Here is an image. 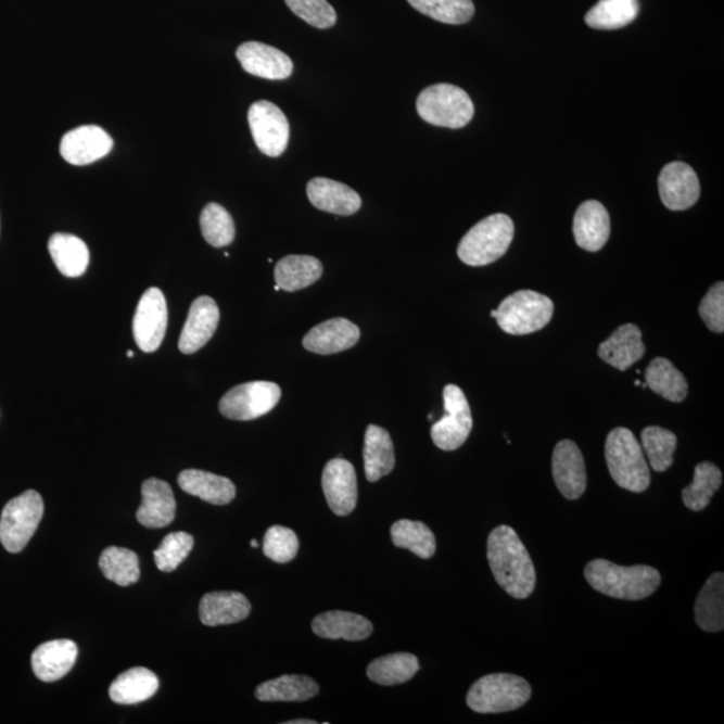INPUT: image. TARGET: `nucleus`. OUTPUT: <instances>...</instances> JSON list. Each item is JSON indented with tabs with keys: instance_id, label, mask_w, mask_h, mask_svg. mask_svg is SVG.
Listing matches in <instances>:
<instances>
[{
	"instance_id": "obj_20",
	"label": "nucleus",
	"mask_w": 724,
	"mask_h": 724,
	"mask_svg": "<svg viewBox=\"0 0 724 724\" xmlns=\"http://www.w3.org/2000/svg\"><path fill=\"white\" fill-rule=\"evenodd\" d=\"M141 494L142 501L136 517L142 526L162 529L174 522L176 500L167 482L157 478L147 479L142 483Z\"/></svg>"
},
{
	"instance_id": "obj_13",
	"label": "nucleus",
	"mask_w": 724,
	"mask_h": 724,
	"mask_svg": "<svg viewBox=\"0 0 724 724\" xmlns=\"http://www.w3.org/2000/svg\"><path fill=\"white\" fill-rule=\"evenodd\" d=\"M322 490L335 516H350L358 498L356 470L351 461L341 458L328 461L322 472Z\"/></svg>"
},
{
	"instance_id": "obj_49",
	"label": "nucleus",
	"mask_w": 724,
	"mask_h": 724,
	"mask_svg": "<svg viewBox=\"0 0 724 724\" xmlns=\"http://www.w3.org/2000/svg\"><path fill=\"white\" fill-rule=\"evenodd\" d=\"M127 355H128V357H134V352H132V351H128Z\"/></svg>"
},
{
	"instance_id": "obj_32",
	"label": "nucleus",
	"mask_w": 724,
	"mask_h": 724,
	"mask_svg": "<svg viewBox=\"0 0 724 724\" xmlns=\"http://www.w3.org/2000/svg\"><path fill=\"white\" fill-rule=\"evenodd\" d=\"M157 689V676L144 666H136L112 683L110 695L114 703L129 706L145 702Z\"/></svg>"
},
{
	"instance_id": "obj_31",
	"label": "nucleus",
	"mask_w": 724,
	"mask_h": 724,
	"mask_svg": "<svg viewBox=\"0 0 724 724\" xmlns=\"http://www.w3.org/2000/svg\"><path fill=\"white\" fill-rule=\"evenodd\" d=\"M319 693L317 682L304 675H283L262 683L255 697L261 702H305Z\"/></svg>"
},
{
	"instance_id": "obj_36",
	"label": "nucleus",
	"mask_w": 724,
	"mask_h": 724,
	"mask_svg": "<svg viewBox=\"0 0 724 724\" xmlns=\"http://www.w3.org/2000/svg\"><path fill=\"white\" fill-rule=\"evenodd\" d=\"M419 670V660L415 655L392 653L373 660L368 665L367 675L380 686H397L412 679Z\"/></svg>"
},
{
	"instance_id": "obj_34",
	"label": "nucleus",
	"mask_w": 724,
	"mask_h": 724,
	"mask_svg": "<svg viewBox=\"0 0 724 724\" xmlns=\"http://www.w3.org/2000/svg\"><path fill=\"white\" fill-rule=\"evenodd\" d=\"M646 384L665 401L682 403L688 395L686 378L666 358L658 357L646 369Z\"/></svg>"
},
{
	"instance_id": "obj_44",
	"label": "nucleus",
	"mask_w": 724,
	"mask_h": 724,
	"mask_svg": "<svg viewBox=\"0 0 724 724\" xmlns=\"http://www.w3.org/2000/svg\"><path fill=\"white\" fill-rule=\"evenodd\" d=\"M299 537L292 529L271 526L267 530L264 541V552L267 558L278 563L293 561L299 552Z\"/></svg>"
},
{
	"instance_id": "obj_43",
	"label": "nucleus",
	"mask_w": 724,
	"mask_h": 724,
	"mask_svg": "<svg viewBox=\"0 0 724 724\" xmlns=\"http://www.w3.org/2000/svg\"><path fill=\"white\" fill-rule=\"evenodd\" d=\"M193 547V537L185 532L170 533L163 539L153 556L156 567L162 572H174L190 555Z\"/></svg>"
},
{
	"instance_id": "obj_7",
	"label": "nucleus",
	"mask_w": 724,
	"mask_h": 724,
	"mask_svg": "<svg viewBox=\"0 0 724 724\" xmlns=\"http://www.w3.org/2000/svg\"><path fill=\"white\" fill-rule=\"evenodd\" d=\"M555 315V304L544 294L520 290L507 296L492 317L507 334L524 335L544 329Z\"/></svg>"
},
{
	"instance_id": "obj_45",
	"label": "nucleus",
	"mask_w": 724,
	"mask_h": 724,
	"mask_svg": "<svg viewBox=\"0 0 724 724\" xmlns=\"http://www.w3.org/2000/svg\"><path fill=\"white\" fill-rule=\"evenodd\" d=\"M284 2L299 18L309 23L313 27L325 30V28L333 27L338 22V13L327 0H284Z\"/></svg>"
},
{
	"instance_id": "obj_35",
	"label": "nucleus",
	"mask_w": 724,
	"mask_h": 724,
	"mask_svg": "<svg viewBox=\"0 0 724 724\" xmlns=\"http://www.w3.org/2000/svg\"><path fill=\"white\" fill-rule=\"evenodd\" d=\"M640 13L638 0H600L585 16L586 25L596 30H619L631 25Z\"/></svg>"
},
{
	"instance_id": "obj_4",
	"label": "nucleus",
	"mask_w": 724,
	"mask_h": 724,
	"mask_svg": "<svg viewBox=\"0 0 724 724\" xmlns=\"http://www.w3.org/2000/svg\"><path fill=\"white\" fill-rule=\"evenodd\" d=\"M515 239V224L510 216L495 214L479 221L461 239L458 256L469 266L494 264L507 253Z\"/></svg>"
},
{
	"instance_id": "obj_24",
	"label": "nucleus",
	"mask_w": 724,
	"mask_h": 724,
	"mask_svg": "<svg viewBox=\"0 0 724 724\" xmlns=\"http://www.w3.org/2000/svg\"><path fill=\"white\" fill-rule=\"evenodd\" d=\"M646 355L642 330L634 323L620 327L608 340L598 346V356L611 367L628 369Z\"/></svg>"
},
{
	"instance_id": "obj_5",
	"label": "nucleus",
	"mask_w": 724,
	"mask_h": 724,
	"mask_svg": "<svg viewBox=\"0 0 724 724\" xmlns=\"http://www.w3.org/2000/svg\"><path fill=\"white\" fill-rule=\"evenodd\" d=\"M532 698V687L521 676L493 674L472 684L467 704L479 714H500L521 709Z\"/></svg>"
},
{
	"instance_id": "obj_16",
	"label": "nucleus",
	"mask_w": 724,
	"mask_h": 724,
	"mask_svg": "<svg viewBox=\"0 0 724 724\" xmlns=\"http://www.w3.org/2000/svg\"><path fill=\"white\" fill-rule=\"evenodd\" d=\"M237 59L244 72L255 77L281 81L293 74V61L283 51L261 42H246L239 46Z\"/></svg>"
},
{
	"instance_id": "obj_12",
	"label": "nucleus",
	"mask_w": 724,
	"mask_h": 724,
	"mask_svg": "<svg viewBox=\"0 0 724 724\" xmlns=\"http://www.w3.org/2000/svg\"><path fill=\"white\" fill-rule=\"evenodd\" d=\"M168 327L167 301L162 290L148 289L137 305L134 317V335L142 352H156L162 345Z\"/></svg>"
},
{
	"instance_id": "obj_19",
	"label": "nucleus",
	"mask_w": 724,
	"mask_h": 724,
	"mask_svg": "<svg viewBox=\"0 0 724 724\" xmlns=\"http://www.w3.org/2000/svg\"><path fill=\"white\" fill-rule=\"evenodd\" d=\"M360 335V329L350 319L333 318L309 330L304 338V346L316 355H335L355 346Z\"/></svg>"
},
{
	"instance_id": "obj_29",
	"label": "nucleus",
	"mask_w": 724,
	"mask_h": 724,
	"mask_svg": "<svg viewBox=\"0 0 724 724\" xmlns=\"http://www.w3.org/2000/svg\"><path fill=\"white\" fill-rule=\"evenodd\" d=\"M322 272V264L315 256L288 255L278 262L274 276L283 292L294 293L319 281Z\"/></svg>"
},
{
	"instance_id": "obj_26",
	"label": "nucleus",
	"mask_w": 724,
	"mask_h": 724,
	"mask_svg": "<svg viewBox=\"0 0 724 724\" xmlns=\"http://www.w3.org/2000/svg\"><path fill=\"white\" fill-rule=\"evenodd\" d=\"M315 634L329 640L361 642L372 635L373 625L364 615L332 611L318 614L312 623Z\"/></svg>"
},
{
	"instance_id": "obj_47",
	"label": "nucleus",
	"mask_w": 724,
	"mask_h": 724,
	"mask_svg": "<svg viewBox=\"0 0 724 724\" xmlns=\"http://www.w3.org/2000/svg\"><path fill=\"white\" fill-rule=\"evenodd\" d=\"M287 724H317L316 721H310V720H296V721H289Z\"/></svg>"
},
{
	"instance_id": "obj_27",
	"label": "nucleus",
	"mask_w": 724,
	"mask_h": 724,
	"mask_svg": "<svg viewBox=\"0 0 724 724\" xmlns=\"http://www.w3.org/2000/svg\"><path fill=\"white\" fill-rule=\"evenodd\" d=\"M182 492L208 501L211 505L224 506L236 499L237 488L230 479L202 470H185L178 478Z\"/></svg>"
},
{
	"instance_id": "obj_6",
	"label": "nucleus",
	"mask_w": 724,
	"mask_h": 724,
	"mask_svg": "<svg viewBox=\"0 0 724 724\" xmlns=\"http://www.w3.org/2000/svg\"><path fill=\"white\" fill-rule=\"evenodd\" d=\"M416 110L425 123L449 129L466 127L475 113L467 91L452 84H436L421 91Z\"/></svg>"
},
{
	"instance_id": "obj_39",
	"label": "nucleus",
	"mask_w": 724,
	"mask_h": 724,
	"mask_svg": "<svg viewBox=\"0 0 724 724\" xmlns=\"http://www.w3.org/2000/svg\"><path fill=\"white\" fill-rule=\"evenodd\" d=\"M100 569L105 577L119 586L136 584L140 579L139 557L125 547H107L100 557Z\"/></svg>"
},
{
	"instance_id": "obj_40",
	"label": "nucleus",
	"mask_w": 724,
	"mask_h": 724,
	"mask_svg": "<svg viewBox=\"0 0 724 724\" xmlns=\"http://www.w3.org/2000/svg\"><path fill=\"white\" fill-rule=\"evenodd\" d=\"M642 443L649 465L655 471L664 472L674 465V454L677 447V437L674 432L657 425L647 427L642 432Z\"/></svg>"
},
{
	"instance_id": "obj_50",
	"label": "nucleus",
	"mask_w": 724,
	"mask_h": 724,
	"mask_svg": "<svg viewBox=\"0 0 724 724\" xmlns=\"http://www.w3.org/2000/svg\"><path fill=\"white\" fill-rule=\"evenodd\" d=\"M635 385L640 386L642 385L640 380H636Z\"/></svg>"
},
{
	"instance_id": "obj_10",
	"label": "nucleus",
	"mask_w": 724,
	"mask_h": 724,
	"mask_svg": "<svg viewBox=\"0 0 724 724\" xmlns=\"http://www.w3.org/2000/svg\"><path fill=\"white\" fill-rule=\"evenodd\" d=\"M444 414L431 429V437L443 452H455L463 446L472 431V415L465 392L459 386L448 384L443 391Z\"/></svg>"
},
{
	"instance_id": "obj_25",
	"label": "nucleus",
	"mask_w": 724,
	"mask_h": 724,
	"mask_svg": "<svg viewBox=\"0 0 724 724\" xmlns=\"http://www.w3.org/2000/svg\"><path fill=\"white\" fill-rule=\"evenodd\" d=\"M251 604L239 592H213L202 598L199 614L204 625L236 624L249 618Z\"/></svg>"
},
{
	"instance_id": "obj_41",
	"label": "nucleus",
	"mask_w": 724,
	"mask_h": 724,
	"mask_svg": "<svg viewBox=\"0 0 724 724\" xmlns=\"http://www.w3.org/2000/svg\"><path fill=\"white\" fill-rule=\"evenodd\" d=\"M419 13L447 25H463L475 14L472 0H408Z\"/></svg>"
},
{
	"instance_id": "obj_17",
	"label": "nucleus",
	"mask_w": 724,
	"mask_h": 724,
	"mask_svg": "<svg viewBox=\"0 0 724 724\" xmlns=\"http://www.w3.org/2000/svg\"><path fill=\"white\" fill-rule=\"evenodd\" d=\"M113 140L97 125H84L62 137L60 152L68 164L88 165L112 151Z\"/></svg>"
},
{
	"instance_id": "obj_21",
	"label": "nucleus",
	"mask_w": 724,
	"mask_h": 724,
	"mask_svg": "<svg viewBox=\"0 0 724 724\" xmlns=\"http://www.w3.org/2000/svg\"><path fill=\"white\" fill-rule=\"evenodd\" d=\"M573 233L579 247L596 253L606 246L611 236V218L597 201H586L574 215Z\"/></svg>"
},
{
	"instance_id": "obj_46",
	"label": "nucleus",
	"mask_w": 724,
	"mask_h": 724,
	"mask_svg": "<svg viewBox=\"0 0 724 724\" xmlns=\"http://www.w3.org/2000/svg\"><path fill=\"white\" fill-rule=\"evenodd\" d=\"M699 315L706 327L714 333H723L724 330V284L717 282L706 294L699 306Z\"/></svg>"
},
{
	"instance_id": "obj_8",
	"label": "nucleus",
	"mask_w": 724,
	"mask_h": 724,
	"mask_svg": "<svg viewBox=\"0 0 724 724\" xmlns=\"http://www.w3.org/2000/svg\"><path fill=\"white\" fill-rule=\"evenodd\" d=\"M43 499L34 490L11 499L0 517V543L10 552L25 549L43 517Z\"/></svg>"
},
{
	"instance_id": "obj_48",
	"label": "nucleus",
	"mask_w": 724,
	"mask_h": 724,
	"mask_svg": "<svg viewBox=\"0 0 724 724\" xmlns=\"http://www.w3.org/2000/svg\"><path fill=\"white\" fill-rule=\"evenodd\" d=\"M250 545H251V547H254V549H256V547L259 546L258 541H255V539L251 541Z\"/></svg>"
},
{
	"instance_id": "obj_30",
	"label": "nucleus",
	"mask_w": 724,
	"mask_h": 724,
	"mask_svg": "<svg viewBox=\"0 0 724 724\" xmlns=\"http://www.w3.org/2000/svg\"><path fill=\"white\" fill-rule=\"evenodd\" d=\"M49 253L56 269L68 278H78L88 270L90 253L87 244L72 233L56 232L49 239Z\"/></svg>"
},
{
	"instance_id": "obj_28",
	"label": "nucleus",
	"mask_w": 724,
	"mask_h": 724,
	"mask_svg": "<svg viewBox=\"0 0 724 724\" xmlns=\"http://www.w3.org/2000/svg\"><path fill=\"white\" fill-rule=\"evenodd\" d=\"M396 456L390 432L379 425H368L364 441L365 477L378 482L395 469Z\"/></svg>"
},
{
	"instance_id": "obj_37",
	"label": "nucleus",
	"mask_w": 724,
	"mask_h": 724,
	"mask_svg": "<svg viewBox=\"0 0 724 724\" xmlns=\"http://www.w3.org/2000/svg\"><path fill=\"white\" fill-rule=\"evenodd\" d=\"M722 471L720 467L703 461L695 467L694 481L683 490L682 497L687 509L702 511L710 505L712 497L722 486Z\"/></svg>"
},
{
	"instance_id": "obj_14",
	"label": "nucleus",
	"mask_w": 724,
	"mask_h": 724,
	"mask_svg": "<svg viewBox=\"0 0 724 724\" xmlns=\"http://www.w3.org/2000/svg\"><path fill=\"white\" fill-rule=\"evenodd\" d=\"M552 478L560 493L569 500L583 497L588 477L583 453L572 441H562L557 444L551 460Z\"/></svg>"
},
{
	"instance_id": "obj_2",
	"label": "nucleus",
	"mask_w": 724,
	"mask_h": 724,
	"mask_svg": "<svg viewBox=\"0 0 724 724\" xmlns=\"http://www.w3.org/2000/svg\"><path fill=\"white\" fill-rule=\"evenodd\" d=\"M584 574L593 589L619 600H644L661 584V575L652 567H620L602 558L590 561Z\"/></svg>"
},
{
	"instance_id": "obj_23",
	"label": "nucleus",
	"mask_w": 724,
	"mask_h": 724,
	"mask_svg": "<svg viewBox=\"0 0 724 724\" xmlns=\"http://www.w3.org/2000/svg\"><path fill=\"white\" fill-rule=\"evenodd\" d=\"M78 648L72 640L43 643L34 651L31 664L39 681L53 683L62 679L76 664Z\"/></svg>"
},
{
	"instance_id": "obj_1",
	"label": "nucleus",
	"mask_w": 724,
	"mask_h": 724,
	"mask_svg": "<svg viewBox=\"0 0 724 724\" xmlns=\"http://www.w3.org/2000/svg\"><path fill=\"white\" fill-rule=\"evenodd\" d=\"M487 560L501 589L517 600L532 596L537 574L532 557L515 529L501 524L490 533Z\"/></svg>"
},
{
	"instance_id": "obj_22",
	"label": "nucleus",
	"mask_w": 724,
	"mask_h": 724,
	"mask_svg": "<svg viewBox=\"0 0 724 724\" xmlns=\"http://www.w3.org/2000/svg\"><path fill=\"white\" fill-rule=\"evenodd\" d=\"M307 198L325 213L351 216L361 208V198L351 187L327 178H315L306 188Z\"/></svg>"
},
{
	"instance_id": "obj_15",
	"label": "nucleus",
	"mask_w": 724,
	"mask_h": 724,
	"mask_svg": "<svg viewBox=\"0 0 724 724\" xmlns=\"http://www.w3.org/2000/svg\"><path fill=\"white\" fill-rule=\"evenodd\" d=\"M661 202L671 211L691 208L700 198L697 173L686 163L666 164L659 176Z\"/></svg>"
},
{
	"instance_id": "obj_11",
	"label": "nucleus",
	"mask_w": 724,
	"mask_h": 724,
	"mask_svg": "<svg viewBox=\"0 0 724 724\" xmlns=\"http://www.w3.org/2000/svg\"><path fill=\"white\" fill-rule=\"evenodd\" d=\"M249 125L256 147L269 157L281 156L290 139L288 117L270 101H256L249 110Z\"/></svg>"
},
{
	"instance_id": "obj_38",
	"label": "nucleus",
	"mask_w": 724,
	"mask_h": 724,
	"mask_svg": "<svg viewBox=\"0 0 724 724\" xmlns=\"http://www.w3.org/2000/svg\"><path fill=\"white\" fill-rule=\"evenodd\" d=\"M392 543L429 560L436 552V538L423 522L401 520L392 524Z\"/></svg>"
},
{
	"instance_id": "obj_18",
	"label": "nucleus",
	"mask_w": 724,
	"mask_h": 724,
	"mask_svg": "<svg viewBox=\"0 0 724 724\" xmlns=\"http://www.w3.org/2000/svg\"><path fill=\"white\" fill-rule=\"evenodd\" d=\"M220 310L211 296H199L192 302L190 313L179 340V350L185 355H193L213 339L218 329Z\"/></svg>"
},
{
	"instance_id": "obj_3",
	"label": "nucleus",
	"mask_w": 724,
	"mask_h": 724,
	"mask_svg": "<svg viewBox=\"0 0 724 724\" xmlns=\"http://www.w3.org/2000/svg\"><path fill=\"white\" fill-rule=\"evenodd\" d=\"M606 459L609 474L621 488L644 493L651 484V471L642 444L631 430L619 427L609 432Z\"/></svg>"
},
{
	"instance_id": "obj_33",
	"label": "nucleus",
	"mask_w": 724,
	"mask_h": 724,
	"mask_svg": "<svg viewBox=\"0 0 724 724\" xmlns=\"http://www.w3.org/2000/svg\"><path fill=\"white\" fill-rule=\"evenodd\" d=\"M695 620L706 632H721L724 628V575L714 573L700 590L695 602Z\"/></svg>"
},
{
	"instance_id": "obj_9",
	"label": "nucleus",
	"mask_w": 724,
	"mask_h": 724,
	"mask_svg": "<svg viewBox=\"0 0 724 724\" xmlns=\"http://www.w3.org/2000/svg\"><path fill=\"white\" fill-rule=\"evenodd\" d=\"M282 391L271 381H251L228 391L219 403L220 414L227 419L249 421L265 416L277 407Z\"/></svg>"
},
{
	"instance_id": "obj_42",
	"label": "nucleus",
	"mask_w": 724,
	"mask_h": 724,
	"mask_svg": "<svg viewBox=\"0 0 724 724\" xmlns=\"http://www.w3.org/2000/svg\"><path fill=\"white\" fill-rule=\"evenodd\" d=\"M201 228L205 242L216 249L226 247L236 239L232 216L218 203L205 205L201 215Z\"/></svg>"
}]
</instances>
